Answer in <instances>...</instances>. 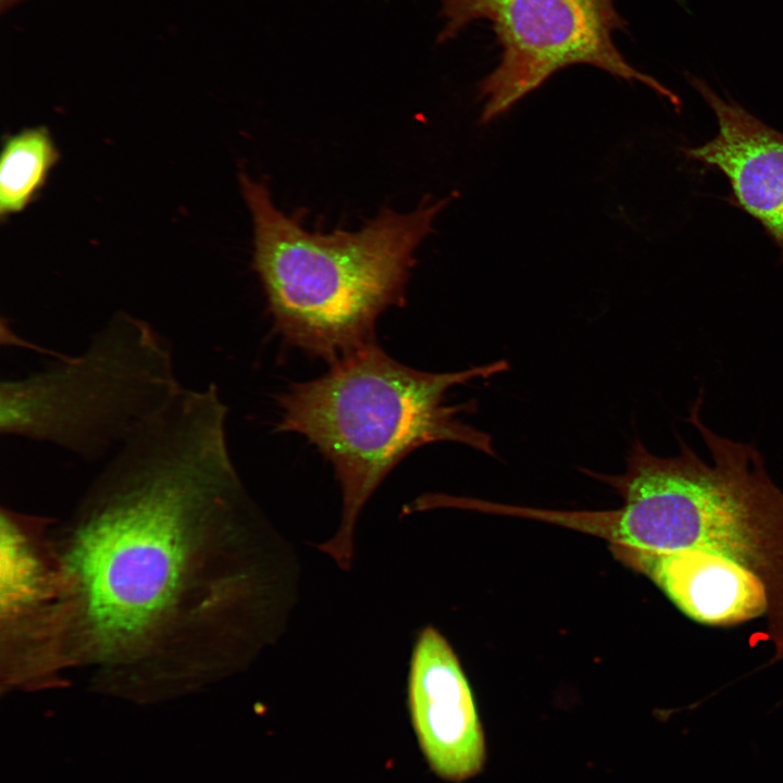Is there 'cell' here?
<instances>
[{"instance_id": "obj_1", "label": "cell", "mask_w": 783, "mask_h": 783, "mask_svg": "<svg viewBox=\"0 0 783 783\" xmlns=\"http://www.w3.org/2000/svg\"><path fill=\"white\" fill-rule=\"evenodd\" d=\"M227 410L182 394L108 460L57 558L69 664L105 680H200L274 642L297 564L231 458Z\"/></svg>"}, {"instance_id": "obj_2", "label": "cell", "mask_w": 783, "mask_h": 783, "mask_svg": "<svg viewBox=\"0 0 783 783\" xmlns=\"http://www.w3.org/2000/svg\"><path fill=\"white\" fill-rule=\"evenodd\" d=\"M703 393L687 421L712 458L705 462L680 436V453L659 457L636 439L620 474L584 472L622 498L617 509L584 510L583 533L611 545L650 551L698 550L735 561L765 583L770 600L766 637L783 660V488L753 444L712 432L699 417Z\"/></svg>"}, {"instance_id": "obj_3", "label": "cell", "mask_w": 783, "mask_h": 783, "mask_svg": "<svg viewBox=\"0 0 783 783\" xmlns=\"http://www.w3.org/2000/svg\"><path fill=\"white\" fill-rule=\"evenodd\" d=\"M508 368L498 360L457 372H424L396 361L374 340L333 362L322 376L281 394L277 431L297 433L315 446L332 463L341 488L339 527L316 548L349 570L362 508L417 448L453 442L494 457L490 436L457 417L471 411V402L448 405L446 394Z\"/></svg>"}, {"instance_id": "obj_4", "label": "cell", "mask_w": 783, "mask_h": 783, "mask_svg": "<svg viewBox=\"0 0 783 783\" xmlns=\"http://www.w3.org/2000/svg\"><path fill=\"white\" fill-rule=\"evenodd\" d=\"M253 221L252 266L278 334L335 362L374 341L375 323L405 303L414 252L449 198L400 214L384 209L358 232L310 233L278 210L265 184L240 173Z\"/></svg>"}, {"instance_id": "obj_5", "label": "cell", "mask_w": 783, "mask_h": 783, "mask_svg": "<svg viewBox=\"0 0 783 783\" xmlns=\"http://www.w3.org/2000/svg\"><path fill=\"white\" fill-rule=\"evenodd\" d=\"M182 388L170 341L149 322L119 312L82 353L2 381L0 430L97 461Z\"/></svg>"}, {"instance_id": "obj_6", "label": "cell", "mask_w": 783, "mask_h": 783, "mask_svg": "<svg viewBox=\"0 0 783 783\" xmlns=\"http://www.w3.org/2000/svg\"><path fill=\"white\" fill-rule=\"evenodd\" d=\"M438 1L444 23L437 44L452 40L475 21H487L500 47L496 67L478 84L482 123L499 117L555 73L575 64L644 84L681 111L680 97L631 65L616 46L613 34L626 32L627 24L614 0Z\"/></svg>"}, {"instance_id": "obj_7", "label": "cell", "mask_w": 783, "mask_h": 783, "mask_svg": "<svg viewBox=\"0 0 783 783\" xmlns=\"http://www.w3.org/2000/svg\"><path fill=\"white\" fill-rule=\"evenodd\" d=\"M408 706L436 774L459 782L482 770L485 739L472 689L452 647L433 626L421 630L412 649Z\"/></svg>"}, {"instance_id": "obj_8", "label": "cell", "mask_w": 783, "mask_h": 783, "mask_svg": "<svg viewBox=\"0 0 783 783\" xmlns=\"http://www.w3.org/2000/svg\"><path fill=\"white\" fill-rule=\"evenodd\" d=\"M686 78L714 113L718 133L682 152L724 175L731 189L726 200L762 226L783 262V133L699 77L687 73Z\"/></svg>"}, {"instance_id": "obj_9", "label": "cell", "mask_w": 783, "mask_h": 783, "mask_svg": "<svg viewBox=\"0 0 783 783\" xmlns=\"http://www.w3.org/2000/svg\"><path fill=\"white\" fill-rule=\"evenodd\" d=\"M625 566L648 577L687 618L708 626L767 619L765 583L730 559L698 550L650 551L611 545Z\"/></svg>"}, {"instance_id": "obj_10", "label": "cell", "mask_w": 783, "mask_h": 783, "mask_svg": "<svg viewBox=\"0 0 783 783\" xmlns=\"http://www.w3.org/2000/svg\"><path fill=\"white\" fill-rule=\"evenodd\" d=\"M57 159V149L44 127L25 129L5 140L0 161L2 216L28 206L44 186Z\"/></svg>"}, {"instance_id": "obj_11", "label": "cell", "mask_w": 783, "mask_h": 783, "mask_svg": "<svg viewBox=\"0 0 783 783\" xmlns=\"http://www.w3.org/2000/svg\"><path fill=\"white\" fill-rule=\"evenodd\" d=\"M20 1H22V0H1V5H2V9H4L5 7H11Z\"/></svg>"}]
</instances>
